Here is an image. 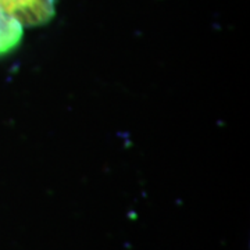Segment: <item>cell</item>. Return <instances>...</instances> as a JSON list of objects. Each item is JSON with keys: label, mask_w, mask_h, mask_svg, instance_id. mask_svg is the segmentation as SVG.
Segmentation results:
<instances>
[{"label": "cell", "mask_w": 250, "mask_h": 250, "mask_svg": "<svg viewBox=\"0 0 250 250\" xmlns=\"http://www.w3.org/2000/svg\"><path fill=\"white\" fill-rule=\"evenodd\" d=\"M56 0H0V9L24 27L47 24L56 14Z\"/></svg>", "instance_id": "1"}, {"label": "cell", "mask_w": 250, "mask_h": 250, "mask_svg": "<svg viewBox=\"0 0 250 250\" xmlns=\"http://www.w3.org/2000/svg\"><path fill=\"white\" fill-rule=\"evenodd\" d=\"M22 25L0 9V56L14 50L22 39Z\"/></svg>", "instance_id": "2"}]
</instances>
